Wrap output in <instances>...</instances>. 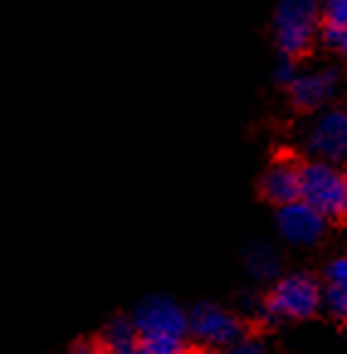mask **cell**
Instances as JSON below:
<instances>
[{
	"mask_svg": "<svg viewBox=\"0 0 347 354\" xmlns=\"http://www.w3.org/2000/svg\"><path fill=\"white\" fill-rule=\"evenodd\" d=\"M299 169L301 162L294 156H281L274 164H269L262 178H259V193L272 205H284L299 198Z\"/></svg>",
	"mask_w": 347,
	"mask_h": 354,
	"instance_id": "cell-9",
	"label": "cell"
},
{
	"mask_svg": "<svg viewBox=\"0 0 347 354\" xmlns=\"http://www.w3.org/2000/svg\"><path fill=\"white\" fill-rule=\"evenodd\" d=\"M340 86V73L337 68H313L306 73H296L291 78V84L286 86L291 103L303 113H313V110L323 108L330 103L332 95L337 93Z\"/></svg>",
	"mask_w": 347,
	"mask_h": 354,
	"instance_id": "cell-8",
	"label": "cell"
},
{
	"mask_svg": "<svg viewBox=\"0 0 347 354\" xmlns=\"http://www.w3.org/2000/svg\"><path fill=\"white\" fill-rule=\"evenodd\" d=\"M242 335V320L215 303H201L188 313V339H196L208 349H233Z\"/></svg>",
	"mask_w": 347,
	"mask_h": 354,
	"instance_id": "cell-5",
	"label": "cell"
},
{
	"mask_svg": "<svg viewBox=\"0 0 347 354\" xmlns=\"http://www.w3.org/2000/svg\"><path fill=\"white\" fill-rule=\"evenodd\" d=\"M279 269V259L269 247H257L247 254V271L254 279H272Z\"/></svg>",
	"mask_w": 347,
	"mask_h": 354,
	"instance_id": "cell-12",
	"label": "cell"
},
{
	"mask_svg": "<svg viewBox=\"0 0 347 354\" xmlns=\"http://www.w3.org/2000/svg\"><path fill=\"white\" fill-rule=\"evenodd\" d=\"M328 223L316 208L306 203V201H291V203L276 205V227L279 234L289 245L296 247H311L323 240V234L328 230Z\"/></svg>",
	"mask_w": 347,
	"mask_h": 354,
	"instance_id": "cell-6",
	"label": "cell"
},
{
	"mask_svg": "<svg viewBox=\"0 0 347 354\" xmlns=\"http://www.w3.org/2000/svg\"><path fill=\"white\" fill-rule=\"evenodd\" d=\"M326 283H347V259L337 257L326 266Z\"/></svg>",
	"mask_w": 347,
	"mask_h": 354,
	"instance_id": "cell-14",
	"label": "cell"
},
{
	"mask_svg": "<svg viewBox=\"0 0 347 354\" xmlns=\"http://www.w3.org/2000/svg\"><path fill=\"white\" fill-rule=\"evenodd\" d=\"M299 198L316 208L326 220H342L347 213V178L337 164L308 159L299 169Z\"/></svg>",
	"mask_w": 347,
	"mask_h": 354,
	"instance_id": "cell-2",
	"label": "cell"
},
{
	"mask_svg": "<svg viewBox=\"0 0 347 354\" xmlns=\"http://www.w3.org/2000/svg\"><path fill=\"white\" fill-rule=\"evenodd\" d=\"M321 306L335 320H345L347 315V283H326L321 288Z\"/></svg>",
	"mask_w": 347,
	"mask_h": 354,
	"instance_id": "cell-13",
	"label": "cell"
},
{
	"mask_svg": "<svg viewBox=\"0 0 347 354\" xmlns=\"http://www.w3.org/2000/svg\"><path fill=\"white\" fill-rule=\"evenodd\" d=\"M306 147L313 159L326 162H342L347 154V115L345 110H328L313 122L308 132Z\"/></svg>",
	"mask_w": 347,
	"mask_h": 354,
	"instance_id": "cell-7",
	"label": "cell"
},
{
	"mask_svg": "<svg viewBox=\"0 0 347 354\" xmlns=\"http://www.w3.org/2000/svg\"><path fill=\"white\" fill-rule=\"evenodd\" d=\"M318 35L330 52L345 54L347 49V0H321L318 8Z\"/></svg>",
	"mask_w": 347,
	"mask_h": 354,
	"instance_id": "cell-10",
	"label": "cell"
},
{
	"mask_svg": "<svg viewBox=\"0 0 347 354\" xmlns=\"http://www.w3.org/2000/svg\"><path fill=\"white\" fill-rule=\"evenodd\" d=\"M130 320L137 330V352L181 354L188 349V315L171 298L150 296Z\"/></svg>",
	"mask_w": 347,
	"mask_h": 354,
	"instance_id": "cell-1",
	"label": "cell"
},
{
	"mask_svg": "<svg viewBox=\"0 0 347 354\" xmlns=\"http://www.w3.org/2000/svg\"><path fill=\"white\" fill-rule=\"evenodd\" d=\"M321 0H279L274 15V37L281 57L299 62L318 35Z\"/></svg>",
	"mask_w": 347,
	"mask_h": 354,
	"instance_id": "cell-3",
	"label": "cell"
},
{
	"mask_svg": "<svg viewBox=\"0 0 347 354\" xmlns=\"http://www.w3.org/2000/svg\"><path fill=\"white\" fill-rule=\"evenodd\" d=\"M294 76H296V62L289 57H281V62L274 68V81L279 86H289Z\"/></svg>",
	"mask_w": 347,
	"mask_h": 354,
	"instance_id": "cell-15",
	"label": "cell"
},
{
	"mask_svg": "<svg viewBox=\"0 0 347 354\" xmlns=\"http://www.w3.org/2000/svg\"><path fill=\"white\" fill-rule=\"evenodd\" d=\"M321 288L311 274H289L272 286L262 310L269 320H308L321 310Z\"/></svg>",
	"mask_w": 347,
	"mask_h": 354,
	"instance_id": "cell-4",
	"label": "cell"
},
{
	"mask_svg": "<svg viewBox=\"0 0 347 354\" xmlns=\"http://www.w3.org/2000/svg\"><path fill=\"white\" fill-rule=\"evenodd\" d=\"M103 347L115 354L137 352V330L130 318H113L103 330Z\"/></svg>",
	"mask_w": 347,
	"mask_h": 354,
	"instance_id": "cell-11",
	"label": "cell"
}]
</instances>
